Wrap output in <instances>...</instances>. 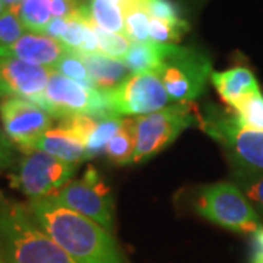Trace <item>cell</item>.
Instances as JSON below:
<instances>
[{"mask_svg":"<svg viewBox=\"0 0 263 263\" xmlns=\"http://www.w3.org/2000/svg\"><path fill=\"white\" fill-rule=\"evenodd\" d=\"M32 219L76 263H126L110 231L59 205L51 197L29 199Z\"/></svg>","mask_w":263,"mask_h":263,"instance_id":"1","label":"cell"},{"mask_svg":"<svg viewBox=\"0 0 263 263\" xmlns=\"http://www.w3.org/2000/svg\"><path fill=\"white\" fill-rule=\"evenodd\" d=\"M0 246L8 263H76L40 228L25 205L2 193Z\"/></svg>","mask_w":263,"mask_h":263,"instance_id":"2","label":"cell"},{"mask_svg":"<svg viewBox=\"0 0 263 263\" xmlns=\"http://www.w3.org/2000/svg\"><path fill=\"white\" fill-rule=\"evenodd\" d=\"M200 111L192 101H180L155 113L135 119V152L132 164H141L165 149L181 132L199 126Z\"/></svg>","mask_w":263,"mask_h":263,"instance_id":"3","label":"cell"},{"mask_svg":"<svg viewBox=\"0 0 263 263\" xmlns=\"http://www.w3.org/2000/svg\"><path fill=\"white\" fill-rule=\"evenodd\" d=\"M171 101H193L205 92L212 75L206 53L196 47L164 44L160 67L155 70Z\"/></svg>","mask_w":263,"mask_h":263,"instance_id":"4","label":"cell"},{"mask_svg":"<svg viewBox=\"0 0 263 263\" xmlns=\"http://www.w3.org/2000/svg\"><path fill=\"white\" fill-rule=\"evenodd\" d=\"M195 199L197 214L216 226L237 233H253L260 227L252 202L235 183L208 184L199 189Z\"/></svg>","mask_w":263,"mask_h":263,"instance_id":"5","label":"cell"},{"mask_svg":"<svg viewBox=\"0 0 263 263\" xmlns=\"http://www.w3.org/2000/svg\"><path fill=\"white\" fill-rule=\"evenodd\" d=\"M199 127L219 142L241 164L263 170V130L241 126L233 111L221 110L215 104H206L200 113Z\"/></svg>","mask_w":263,"mask_h":263,"instance_id":"6","label":"cell"},{"mask_svg":"<svg viewBox=\"0 0 263 263\" xmlns=\"http://www.w3.org/2000/svg\"><path fill=\"white\" fill-rule=\"evenodd\" d=\"M37 104L57 120L76 114H88L98 119L116 116L108 108L100 89L88 88L56 70H50L46 89Z\"/></svg>","mask_w":263,"mask_h":263,"instance_id":"7","label":"cell"},{"mask_svg":"<svg viewBox=\"0 0 263 263\" xmlns=\"http://www.w3.org/2000/svg\"><path fill=\"white\" fill-rule=\"evenodd\" d=\"M76 170L78 164L66 162L47 152L25 151L16 170L10 174V186L31 199L53 196L70 181Z\"/></svg>","mask_w":263,"mask_h":263,"instance_id":"8","label":"cell"},{"mask_svg":"<svg viewBox=\"0 0 263 263\" xmlns=\"http://www.w3.org/2000/svg\"><path fill=\"white\" fill-rule=\"evenodd\" d=\"M51 197L59 205L86 216L97 224L113 231V196L98 171L89 165L84 177L67 181Z\"/></svg>","mask_w":263,"mask_h":263,"instance_id":"9","label":"cell"},{"mask_svg":"<svg viewBox=\"0 0 263 263\" xmlns=\"http://www.w3.org/2000/svg\"><path fill=\"white\" fill-rule=\"evenodd\" d=\"M103 94L111 113L119 117L155 113L165 108L171 101L165 86L155 72L132 73L122 84Z\"/></svg>","mask_w":263,"mask_h":263,"instance_id":"10","label":"cell"},{"mask_svg":"<svg viewBox=\"0 0 263 263\" xmlns=\"http://www.w3.org/2000/svg\"><path fill=\"white\" fill-rule=\"evenodd\" d=\"M0 120L6 136L22 152L34 149L38 139L53 126V117L44 108L16 97L0 101Z\"/></svg>","mask_w":263,"mask_h":263,"instance_id":"11","label":"cell"},{"mask_svg":"<svg viewBox=\"0 0 263 263\" xmlns=\"http://www.w3.org/2000/svg\"><path fill=\"white\" fill-rule=\"evenodd\" d=\"M50 70L15 57H0V98L16 97L37 104L46 89Z\"/></svg>","mask_w":263,"mask_h":263,"instance_id":"12","label":"cell"},{"mask_svg":"<svg viewBox=\"0 0 263 263\" xmlns=\"http://www.w3.org/2000/svg\"><path fill=\"white\" fill-rule=\"evenodd\" d=\"M65 51L66 47L56 38L37 32H25L13 44L0 47V57H15L32 65L53 69Z\"/></svg>","mask_w":263,"mask_h":263,"instance_id":"13","label":"cell"},{"mask_svg":"<svg viewBox=\"0 0 263 263\" xmlns=\"http://www.w3.org/2000/svg\"><path fill=\"white\" fill-rule=\"evenodd\" d=\"M211 81L222 101L231 108L243 103L246 98L260 92L256 76L245 66H235L224 72H212Z\"/></svg>","mask_w":263,"mask_h":263,"instance_id":"14","label":"cell"},{"mask_svg":"<svg viewBox=\"0 0 263 263\" xmlns=\"http://www.w3.org/2000/svg\"><path fill=\"white\" fill-rule=\"evenodd\" d=\"M34 149L47 152L66 162L81 164L86 161V143L63 127H51L34 145Z\"/></svg>","mask_w":263,"mask_h":263,"instance_id":"15","label":"cell"},{"mask_svg":"<svg viewBox=\"0 0 263 263\" xmlns=\"http://www.w3.org/2000/svg\"><path fill=\"white\" fill-rule=\"evenodd\" d=\"M79 53V51H78ZM91 75L94 86L100 91H110L132 75L123 60L105 56L103 53H79Z\"/></svg>","mask_w":263,"mask_h":263,"instance_id":"16","label":"cell"},{"mask_svg":"<svg viewBox=\"0 0 263 263\" xmlns=\"http://www.w3.org/2000/svg\"><path fill=\"white\" fill-rule=\"evenodd\" d=\"M126 0H86L88 15L97 27L124 34V9Z\"/></svg>","mask_w":263,"mask_h":263,"instance_id":"17","label":"cell"},{"mask_svg":"<svg viewBox=\"0 0 263 263\" xmlns=\"http://www.w3.org/2000/svg\"><path fill=\"white\" fill-rule=\"evenodd\" d=\"M162 43L155 41H143V43H133L123 62L130 70V73H142V72H155L161 65L162 59Z\"/></svg>","mask_w":263,"mask_h":263,"instance_id":"18","label":"cell"},{"mask_svg":"<svg viewBox=\"0 0 263 263\" xmlns=\"http://www.w3.org/2000/svg\"><path fill=\"white\" fill-rule=\"evenodd\" d=\"M231 177L247 199L263 211V170L231 160Z\"/></svg>","mask_w":263,"mask_h":263,"instance_id":"19","label":"cell"},{"mask_svg":"<svg viewBox=\"0 0 263 263\" xmlns=\"http://www.w3.org/2000/svg\"><path fill=\"white\" fill-rule=\"evenodd\" d=\"M135 152V119L123 117L119 130L107 143L105 154L114 164H129Z\"/></svg>","mask_w":263,"mask_h":263,"instance_id":"20","label":"cell"},{"mask_svg":"<svg viewBox=\"0 0 263 263\" xmlns=\"http://www.w3.org/2000/svg\"><path fill=\"white\" fill-rule=\"evenodd\" d=\"M18 15L27 31L43 34L50 19L53 18L50 0H24L18 5Z\"/></svg>","mask_w":263,"mask_h":263,"instance_id":"21","label":"cell"},{"mask_svg":"<svg viewBox=\"0 0 263 263\" xmlns=\"http://www.w3.org/2000/svg\"><path fill=\"white\" fill-rule=\"evenodd\" d=\"M122 119L123 117L119 116H107L98 119L94 130L86 141V161L92 160L105 152L107 143L122 124Z\"/></svg>","mask_w":263,"mask_h":263,"instance_id":"22","label":"cell"},{"mask_svg":"<svg viewBox=\"0 0 263 263\" xmlns=\"http://www.w3.org/2000/svg\"><path fill=\"white\" fill-rule=\"evenodd\" d=\"M51 70H56L59 73L67 76V78H70V79H73V81L85 85L88 88H95L84 60L81 59L79 53L75 50L66 48L65 54L60 57V60L57 62Z\"/></svg>","mask_w":263,"mask_h":263,"instance_id":"23","label":"cell"},{"mask_svg":"<svg viewBox=\"0 0 263 263\" xmlns=\"http://www.w3.org/2000/svg\"><path fill=\"white\" fill-rule=\"evenodd\" d=\"M235 120L241 126L263 130V95L262 92L252 95L246 98L243 103H240L233 108Z\"/></svg>","mask_w":263,"mask_h":263,"instance_id":"24","label":"cell"},{"mask_svg":"<svg viewBox=\"0 0 263 263\" xmlns=\"http://www.w3.org/2000/svg\"><path fill=\"white\" fill-rule=\"evenodd\" d=\"M92 28H94L97 38H98L100 53H103L105 56L113 57V59L123 60L124 56L127 54L129 48H130V38L126 37L124 34L105 31V29L97 27L95 24H92Z\"/></svg>","mask_w":263,"mask_h":263,"instance_id":"25","label":"cell"},{"mask_svg":"<svg viewBox=\"0 0 263 263\" xmlns=\"http://www.w3.org/2000/svg\"><path fill=\"white\" fill-rule=\"evenodd\" d=\"M189 25L186 22L174 24L164 19H149V38L155 43L162 44H177L181 37L187 32Z\"/></svg>","mask_w":263,"mask_h":263,"instance_id":"26","label":"cell"},{"mask_svg":"<svg viewBox=\"0 0 263 263\" xmlns=\"http://www.w3.org/2000/svg\"><path fill=\"white\" fill-rule=\"evenodd\" d=\"M25 31L27 29L24 28L19 19L18 5L6 8V10L0 15V47L13 44L25 34Z\"/></svg>","mask_w":263,"mask_h":263,"instance_id":"27","label":"cell"},{"mask_svg":"<svg viewBox=\"0 0 263 263\" xmlns=\"http://www.w3.org/2000/svg\"><path fill=\"white\" fill-rule=\"evenodd\" d=\"M146 9L151 18L164 19L174 24L186 22V19L181 16V10L173 0H148Z\"/></svg>","mask_w":263,"mask_h":263,"instance_id":"28","label":"cell"},{"mask_svg":"<svg viewBox=\"0 0 263 263\" xmlns=\"http://www.w3.org/2000/svg\"><path fill=\"white\" fill-rule=\"evenodd\" d=\"M86 0H50V9L53 18H72L79 13Z\"/></svg>","mask_w":263,"mask_h":263,"instance_id":"29","label":"cell"},{"mask_svg":"<svg viewBox=\"0 0 263 263\" xmlns=\"http://www.w3.org/2000/svg\"><path fill=\"white\" fill-rule=\"evenodd\" d=\"M16 158V148L6 136L3 127H0V170L13 165Z\"/></svg>","mask_w":263,"mask_h":263,"instance_id":"30","label":"cell"},{"mask_svg":"<svg viewBox=\"0 0 263 263\" xmlns=\"http://www.w3.org/2000/svg\"><path fill=\"white\" fill-rule=\"evenodd\" d=\"M66 27H67V18H51L47 24V27L43 31V34L47 37L56 38L60 41V38L65 34Z\"/></svg>","mask_w":263,"mask_h":263,"instance_id":"31","label":"cell"},{"mask_svg":"<svg viewBox=\"0 0 263 263\" xmlns=\"http://www.w3.org/2000/svg\"><path fill=\"white\" fill-rule=\"evenodd\" d=\"M250 263H263V227H259L253 231Z\"/></svg>","mask_w":263,"mask_h":263,"instance_id":"32","label":"cell"},{"mask_svg":"<svg viewBox=\"0 0 263 263\" xmlns=\"http://www.w3.org/2000/svg\"><path fill=\"white\" fill-rule=\"evenodd\" d=\"M5 2V5H6V8H10V6H16L21 3V0H3Z\"/></svg>","mask_w":263,"mask_h":263,"instance_id":"33","label":"cell"},{"mask_svg":"<svg viewBox=\"0 0 263 263\" xmlns=\"http://www.w3.org/2000/svg\"><path fill=\"white\" fill-rule=\"evenodd\" d=\"M0 263H8L6 257H5V253H3V249H2V246H0Z\"/></svg>","mask_w":263,"mask_h":263,"instance_id":"34","label":"cell"},{"mask_svg":"<svg viewBox=\"0 0 263 263\" xmlns=\"http://www.w3.org/2000/svg\"><path fill=\"white\" fill-rule=\"evenodd\" d=\"M5 10H6V5H5V2H3V0H0V15H2Z\"/></svg>","mask_w":263,"mask_h":263,"instance_id":"35","label":"cell"}]
</instances>
